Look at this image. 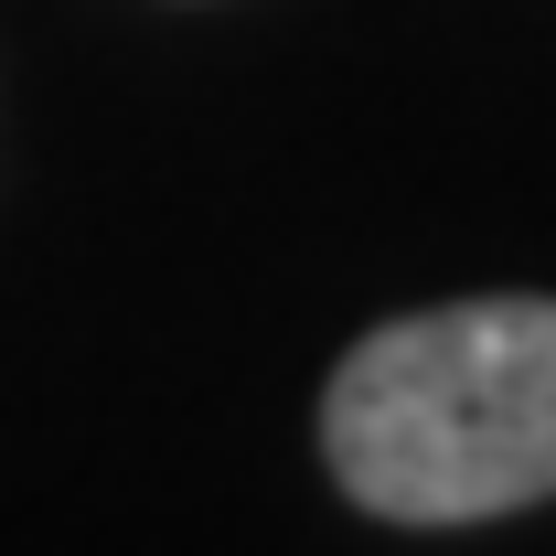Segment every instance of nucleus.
Instances as JSON below:
<instances>
[{
  "label": "nucleus",
  "instance_id": "f257e3e1",
  "mask_svg": "<svg viewBox=\"0 0 556 556\" xmlns=\"http://www.w3.org/2000/svg\"><path fill=\"white\" fill-rule=\"evenodd\" d=\"M332 482L386 525H482L556 492V300L407 311L332 364Z\"/></svg>",
  "mask_w": 556,
  "mask_h": 556
}]
</instances>
